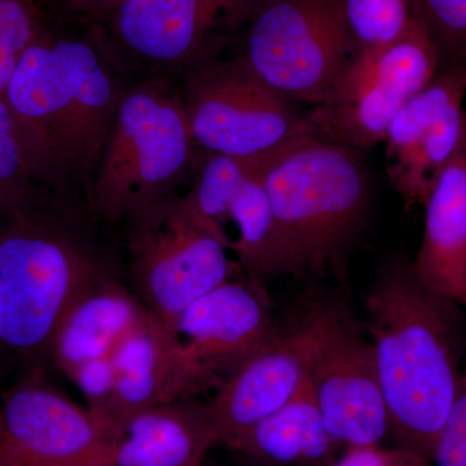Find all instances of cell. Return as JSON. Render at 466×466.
Listing matches in <instances>:
<instances>
[{
    "label": "cell",
    "mask_w": 466,
    "mask_h": 466,
    "mask_svg": "<svg viewBox=\"0 0 466 466\" xmlns=\"http://www.w3.org/2000/svg\"><path fill=\"white\" fill-rule=\"evenodd\" d=\"M126 85L97 42L43 32L27 47L5 99L43 191L87 208Z\"/></svg>",
    "instance_id": "obj_1"
},
{
    "label": "cell",
    "mask_w": 466,
    "mask_h": 466,
    "mask_svg": "<svg viewBox=\"0 0 466 466\" xmlns=\"http://www.w3.org/2000/svg\"><path fill=\"white\" fill-rule=\"evenodd\" d=\"M364 306L390 435L431 461L462 375L461 305L428 289L412 262L394 258L380 269Z\"/></svg>",
    "instance_id": "obj_2"
},
{
    "label": "cell",
    "mask_w": 466,
    "mask_h": 466,
    "mask_svg": "<svg viewBox=\"0 0 466 466\" xmlns=\"http://www.w3.org/2000/svg\"><path fill=\"white\" fill-rule=\"evenodd\" d=\"M87 213L50 196L0 226V346L29 358L50 352L73 300L115 274L82 223Z\"/></svg>",
    "instance_id": "obj_3"
},
{
    "label": "cell",
    "mask_w": 466,
    "mask_h": 466,
    "mask_svg": "<svg viewBox=\"0 0 466 466\" xmlns=\"http://www.w3.org/2000/svg\"><path fill=\"white\" fill-rule=\"evenodd\" d=\"M359 150L308 137L267 159L283 275L339 268L370 219V175Z\"/></svg>",
    "instance_id": "obj_4"
},
{
    "label": "cell",
    "mask_w": 466,
    "mask_h": 466,
    "mask_svg": "<svg viewBox=\"0 0 466 466\" xmlns=\"http://www.w3.org/2000/svg\"><path fill=\"white\" fill-rule=\"evenodd\" d=\"M198 152L179 85L170 78L127 82L92 183L88 213L116 223L137 205L177 192L195 173Z\"/></svg>",
    "instance_id": "obj_5"
},
{
    "label": "cell",
    "mask_w": 466,
    "mask_h": 466,
    "mask_svg": "<svg viewBox=\"0 0 466 466\" xmlns=\"http://www.w3.org/2000/svg\"><path fill=\"white\" fill-rule=\"evenodd\" d=\"M124 220L135 294L173 329L193 302L242 269L227 256L228 236L205 222L177 192L137 205Z\"/></svg>",
    "instance_id": "obj_6"
},
{
    "label": "cell",
    "mask_w": 466,
    "mask_h": 466,
    "mask_svg": "<svg viewBox=\"0 0 466 466\" xmlns=\"http://www.w3.org/2000/svg\"><path fill=\"white\" fill-rule=\"evenodd\" d=\"M179 81L193 142L205 155L266 161L311 137L293 100L263 82L238 56L205 61Z\"/></svg>",
    "instance_id": "obj_7"
},
{
    "label": "cell",
    "mask_w": 466,
    "mask_h": 466,
    "mask_svg": "<svg viewBox=\"0 0 466 466\" xmlns=\"http://www.w3.org/2000/svg\"><path fill=\"white\" fill-rule=\"evenodd\" d=\"M357 52L346 0H258L238 57L276 91L315 106Z\"/></svg>",
    "instance_id": "obj_8"
},
{
    "label": "cell",
    "mask_w": 466,
    "mask_h": 466,
    "mask_svg": "<svg viewBox=\"0 0 466 466\" xmlns=\"http://www.w3.org/2000/svg\"><path fill=\"white\" fill-rule=\"evenodd\" d=\"M441 67L440 52L416 17L397 41L357 52L327 99L305 115L309 135L359 152L385 142L395 116Z\"/></svg>",
    "instance_id": "obj_9"
},
{
    "label": "cell",
    "mask_w": 466,
    "mask_h": 466,
    "mask_svg": "<svg viewBox=\"0 0 466 466\" xmlns=\"http://www.w3.org/2000/svg\"><path fill=\"white\" fill-rule=\"evenodd\" d=\"M258 0H119L106 17L113 41L99 43L126 81L179 78L218 57Z\"/></svg>",
    "instance_id": "obj_10"
},
{
    "label": "cell",
    "mask_w": 466,
    "mask_h": 466,
    "mask_svg": "<svg viewBox=\"0 0 466 466\" xmlns=\"http://www.w3.org/2000/svg\"><path fill=\"white\" fill-rule=\"evenodd\" d=\"M314 339L308 382L334 443L380 446L390 435L372 341L341 305L309 315Z\"/></svg>",
    "instance_id": "obj_11"
},
{
    "label": "cell",
    "mask_w": 466,
    "mask_h": 466,
    "mask_svg": "<svg viewBox=\"0 0 466 466\" xmlns=\"http://www.w3.org/2000/svg\"><path fill=\"white\" fill-rule=\"evenodd\" d=\"M222 377L193 357L173 328L148 315L116 350L108 395L88 410L101 437L146 408L216 390Z\"/></svg>",
    "instance_id": "obj_12"
},
{
    "label": "cell",
    "mask_w": 466,
    "mask_h": 466,
    "mask_svg": "<svg viewBox=\"0 0 466 466\" xmlns=\"http://www.w3.org/2000/svg\"><path fill=\"white\" fill-rule=\"evenodd\" d=\"M101 443L87 408L39 375L0 400V466H100Z\"/></svg>",
    "instance_id": "obj_13"
},
{
    "label": "cell",
    "mask_w": 466,
    "mask_h": 466,
    "mask_svg": "<svg viewBox=\"0 0 466 466\" xmlns=\"http://www.w3.org/2000/svg\"><path fill=\"white\" fill-rule=\"evenodd\" d=\"M314 339L311 318L266 345L222 379L208 401L219 443L231 447L241 435L293 400L308 380Z\"/></svg>",
    "instance_id": "obj_14"
},
{
    "label": "cell",
    "mask_w": 466,
    "mask_h": 466,
    "mask_svg": "<svg viewBox=\"0 0 466 466\" xmlns=\"http://www.w3.org/2000/svg\"><path fill=\"white\" fill-rule=\"evenodd\" d=\"M174 330L193 357L222 379L278 332L263 281L249 275L233 278L193 302Z\"/></svg>",
    "instance_id": "obj_15"
},
{
    "label": "cell",
    "mask_w": 466,
    "mask_h": 466,
    "mask_svg": "<svg viewBox=\"0 0 466 466\" xmlns=\"http://www.w3.org/2000/svg\"><path fill=\"white\" fill-rule=\"evenodd\" d=\"M101 438L100 466H202L219 443L210 404L198 397L137 410Z\"/></svg>",
    "instance_id": "obj_16"
},
{
    "label": "cell",
    "mask_w": 466,
    "mask_h": 466,
    "mask_svg": "<svg viewBox=\"0 0 466 466\" xmlns=\"http://www.w3.org/2000/svg\"><path fill=\"white\" fill-rule=\"evenodd\" d=\"M148 315L142 300L115 274L103 276L66 309L51 342L52 359L73 381L86 368L113 359Z\"/></svg>",
    "instance_id": "obj_17"
},
{
    "label": "cell",
    "mask_w": 466,
    "mask_h": 466,
    "mask_svg": "<svg viewBox=\"0 0 466 466\" xmlns=\"http://www.w3.org/2000/svg\"><path fill=\"white\" fill-rule=\"evenodd\" d=\"M424 207V233L413 269L428 289L466 306V133Z\"/></svg>",
    "instance_id": "obj_18"
},
{
    "label": "cell",
    "mask_w": 466,
    "mask_h": 466,
    "mask_svg": "<svg viewBox=\"0 0 466 466\" xmlns=\"http://www.w3.org/2000/svg\"><path fill=\"white\" fill-rule=\"evenodd\" d=\"M336 447L306 380L293 400L241 435L231 449L269 466H330Z\"/></svg>",
    "instance_id": "obj_19"
},
{
    "label": "cell",
    "mask_w": 466,
    "mask_h": 466,
    "mask_svg": "<svg viewBox=\"0 0 466 466\" xmlns=\"http://www.w3.org/2000/svg\"><path fill=\"white\" fill-rule=\"evenodd\" d=\"M265 164L245 177L229 207V220L238 229V240L231 241L229 250L235 251L248 275L262 281L283 276L274 210L263 174Z\"/></svg>",
    "instance_id": "obj_20"
},
{
    "label": "cell",
    "mask_w": 466,
    "mask_h": 466,
    "mask_svg": "<svg viewBox=\"0 0 466 466\" xmlns=\"http://www.w3.org/2000/svg\"><path fill=\"white\" fill-rule=\"evenodd\" d=\"M466 133V113L451 110L400 155L388 159L391 186L408 207L424 205L441 168L449 164Z\"/></svg>",
    "instance_id": "obj_21"
},
{
    "label": "cell",
    "mask_w": 466,
    "mask_h": 466,
    "mask_svg": "<svg viewBox=\"0 0 466 466\" xmlns=\"http://www.w3.org/2000/svg\"><path fill=\"white\" fill-rule=\"evenodd\" d=\"M262 162L265 161H247L223 155L204 156L192 175L191 189L186 195L189 207L217 231L226 233L233 198L245 177Z\"/></svg>",
    "instance_id": "obj_22"
},
{
    "label": "cell",
    "mask_w": 466,
    "mask_h": 466,
    "mask_svg": "<svg viewBox=\"0 0 466 466\" xmlns=\"http://www.w3.org/2000/svg\"><path fill=\"white\" fill-rule=\"evenodd\" d=\"M50 198L34 180L14 116L0 96V213L21 216Z\"/></svg>",
    "instance_id": "obj_23"
},
{
    "label": "cell",
    "mask_w": 466,
    "mask_h": 466,
    "mask_svg": "<svg viewBox=\"0 0 466 466\" xmlns=\"http://www.w3.org/2000/svg\"><path fill=\"white\" fill-rule=\"evenodd\" d=\"M416 0H346V16L357 50L397 41L416 20Z\"/></svg>",
    "instance_id": "obj_24"
},
{
    "label": "cell",
    "mask_w": 466,
    "mask_h": 466,
    "mask_svg": "<svg viewBox=\"0 0 466 466\" xmlns=\"http://www.w3.org/2000/svg\"><path fill=\"white\" fill-rule=\"evenodd\" d=\"M42 33L34 0H0V96L27 47Z\"/></svg>",
    "instance_id": "obj_25"
},
{
    "label": "cell",
    "mask_w": 466,
    "mask_h": 466,
    "mask_svg": "<svg viewBox=\"0 0 466 466\" xmlns=\"http://www.w3.org/2000/svg\"><path fill=\"white\" fill-rule=\"evenodd\" d=\"M415 11L440 52L441 66L466 63V0H416Z\"/></svg>",
    "instance_id": "obj_26"
},
{
    "label": "cell",
    "mask_w": 466,
    "mask_h": 466,
    "mask_svg": "<svg viewBox=\"0 0 466 466\" xmlns=\"http://www.w3.org/2000/svg\"><path fill=\"white\" fill-rule=\"evenodd\" d=\"M434 466H466V368L433 453Z\"/></svg>",
    "instance_id": "obj_27"
},
{
    "label": "cell",
    "mask_w": 466,
    "mask_h": 466,
    "mask_svg": "<svg viewBox=\"0 0 466 466\" xmlns=\"http://www.w3.org/2000/svg\"><path fill=\"white\" fill-rule=\"evenodd\" d=\"M330 466H433L431 461L413 451L382 449L380 446L349 449L341 459Z\"/></svg>",
    "instance_id": "obj_28"
},
{
    "label": "cell",
    "mask_w": 466,
    "mask_h": 466,
    "mask_svg": "<svg viewBox=\"0 0 466 466\" xmlns=\"http://www.w3.org/2000/svg\"><path fill=\"white\" fill-rule=\"evenodd\" d=\"M70 9L87 16L101 17L115 7L119 0H66Z\"/></svg>",
    "instance_id": "obj_29"
},
{
    "label": "cell",
    "mask_w": 466,
    "mask_h": 466,
    "mask_svg": "<svg viewBox=\"0 0 466 466\" xmlns=\"http://www.w3.org/2000/svg\"><path fill=\"white\" fill-rule=\"evenodd\" d=\"M82 466V465H81ZM87 466H94V465H87Z\"/></svg>",
    "instance_id": "obj_30"
},
{
    "label": "cell",
    "mask_w": 466,
    "mask_h": 466,
    "mask_svg": "<svg viewBox=\"0 0 466 466\" xmlns=\"http://www.w3.org/2000/svg\"><path fill=\"white\" fill-rule=\"evenodd\" d=\"M202 466H204V465H202Z\"/></svg>",
    "instance_id": "obj_31"
}]
</instances>
